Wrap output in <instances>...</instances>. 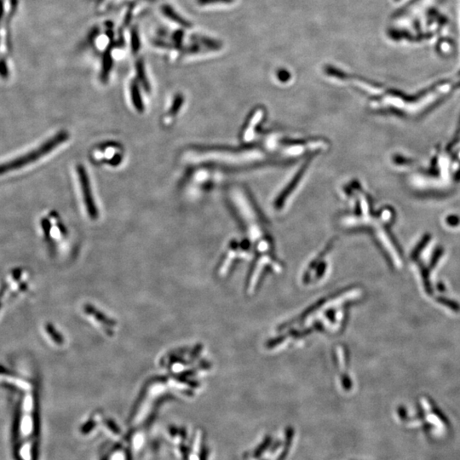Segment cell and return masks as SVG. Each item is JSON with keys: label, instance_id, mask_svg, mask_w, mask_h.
I'll return each instance as SVG.
<instances>
[{"label": "cell", "instance_id": "obj_8", "mask_svg": "<svg viewBox=\"0 0 460 460\" xmlns=\"http://www.w3.org/2000/svg\"><path fill=\"white\" fill-rule=\"evenodd\" d=\"M200 5H207L214 4H232L235 0H197Z\"/></svg>", "mask_w": 460, "mask_h": 460}, {"label": "cell", "instance_id": "obj_7", "mask_svg": "<svg viewBox=\"0 0 460 460\" xmlns=\"http://www.w3.org/2000/svg\"><path fill=\"white\" fill-rule=\"evenodd\" d=\"M9 75H10V72H9L6 59L4 56H0V77L6 79L9 77Z\"/></svg>", "mask_w": 460, "mask_h": 460}, {"label": "cell", "instance_id": "obj_5", "mask_svg": "<svg viewBox=\"0 0 460 460\" xmlns=\"http://www.w3.org/2000/svg\"><path fill=\"white\" fill-rule=\"evenodd\" d=\"M130 92H131V96H132V99H133L135 106L137 107V109H143V104H142L140 95H140L139 90L137 88V84H135V83L131 84V86H130Z\"/></svg>", "mask_w": 460, "mask_h": 460}, {"label": "cell", "instance_id": "obj_4", "mask_svg": "<svg viewBox=\"0 0 460 460\" xmlns=\"http://www.w3.org/2000/svg\"><path fill=\"white\" fill-rule=\"evenodd\" d=\"M162 11H163V13L166 17L171 19L172 21H175L177 24L181 25L184 28H190L191 26L189 21H187L185 19H183L182 16H180L178 13H176V11H174L171 6H169V5L163 6Z\"/></svg>", "mask_w": 460, "mask_h": 460}, {"label": "cell", "instance_id": "obj_1", "mask_svg": "<svg viewBox=\"0 0 460 460\" xmlns=\"http://www.w3.org/2000/svg\"><path fill=\"white\" fill-rule=\"evenodd\" d=\"M68 138L66 131H62L60 133L56 134L54 137L44 143L39 148H36L33 151L29 152L28 154L21 155L19 158L15 159L12 160L4 163L0 165V175H4L8 172H13L16 169L22 168L27 165H30L32 162L38 160L43 156L49 154L53 151V149L60 146L63 142Z\"/></svg>", "mask_w": 460, "mask_h": 460}, {"label": "cell", "instance_id": "obj_9", "mask_svg": "<svg viewBox=\"0 0 460 460\" xmlns=\"http://www.w3.org/2000/svg\"><path fill=\"white\" fill-rule=\"evenodd\" d=\"M139 38L136 30H132L131 32V45H132V49L136 52L139 49Z\"/></svg>", "mask_w": 460, "mask_h": 460}, {"label": "cell", "instance_id": "obj_11", "mask_svg": "<svg viewBox=\"0 0 460 460\" xmlns=\"http://www.w3.org/2000/svg\"><path fill=\"white\" fill-rule=\"evenodd\" d=\"M201 460H207V452L204 451L201 454Z\"/></svg>", "mask_w": 460, "mask_h": 460}, {"label": "cell", "instance_id": "obj_6", "mask_svg": "<svg viewBox=\"0 0 460 460\" xmlns=\"http://www.w3.org/2000/svg\"><path fill=\"white\" fill-rule=\"evenodd\" d=\"M271 442H272V439H271L270 436H267L265 439L264 440V442L261 443L259 446H257V448L255 450V453H254V458H259L261 457V455L266 451L268 447L270 446V445L271 444Z\"/></svg>", "mask_w": 460, "mask_h": 460}, {"label": "cell", "instance_id": "obj_3", "mask_svg": "<svg viewBox=\"0 0 460 460\" xmlns=\"http://www.w3.org/2000/svg\"><path fill=\"white\" fill-rule=\"evenodd\" d=\"M18 4L19 0H11V9L10 12L8 14L6 20L4 21V30H5V46H6V50L9 55L12 54V39H11V24L12 18L14 17L15 14L16 13L18 9Z\"/></svg>", "mask_w": 460, "mask_h": 460}, {"label": "cell", "instance_id": "obj_10", "mask_svg": "<svg viewBox=\"0 0 460 460\" xmlns=\"http://www.w3.org/2000/svg\"><path fill=\"white\" fill-rule=\"evenodd\" d=\"M4 0H0V27H1V23L3 21V19H4Z\"/></svg>", "mask_w": 460, "mask_h": 460}, {"label": "cell", "instance_id": "obj_2", "mask_svg": "<svg viewBox=\"0 0 460 460\" xmlns=\"http://www.w3.org/2000/svg\"><path fill=\"white\" fill-rule=\"evenodd\" d=\"M78 173H79L81 190H82V194L84 197V203L86 206L87 212H88V214L90 215L91 218H97V209L95 206L93 195L92 194V189H91V185H90V181H89L87 173L84 171V169L82 166H79L78 168Z\"/></svg>", "mask_w": 460, "mask_h": 460}]
</instances>
